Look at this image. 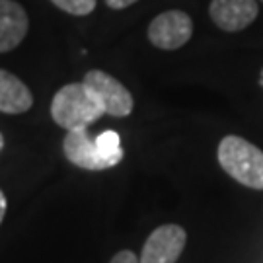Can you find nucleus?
<instances>
[{
  "instance_id": "obj_10",
  "label": "nucleus",
  "mask_w": 263,
  "mask_h": 263,
  "mask_svg": "<svg viewBox=\"0 0 263 263\" xmlns=\"http://www.w3.org/2000/svg\"><path fill=\"white\" fill-rule=\"evenodd\" d=\"M96 144H98V148L104 152L105 156L123 160L121 139H119V135H117L115 131H104L102 135H98Z\"/></svg>"
},
{
  "instance_id": "obj_15",
  "label": "nucleus",
  "mask_w": 263,
  "mask_h": 263,
  "mask_svg": "<svg viewBox=\"0 0 263 263\" xmlns=\"http://www.w3.org/2000/svg\"><path fill=\"white\" fill-rule=\"evenodd\" d=\"M2 148H4V135L0 133V152H2Z\"/></svg>"
},
{
  "instance_id": "obj_4",
  "label": "nucleus",
  "mask_w": 263,
  "mask_h": 263,
  "mask_svg": "<svg viewBox=\"0 0 263 263\" xmlns=\"http://www.w3.org/2000/svg\"><path fill=\"white\" fill-rule=\"evenodd\" d=\"M193 35V20L183 10L162 12L148 26V41L162 51L183 47Z\"/></svg>"
},
{
  "instance_id": "obj_3",
  "label": "nucleus",
  "mask_w": 263,
  "mask_h": 263,
  "mask_svg": "<svg viewBox=\"0 0 263 263\" xmlns=\"http://www.w3.org/2000/svg\"><path fill=\"white\" fill-rule=\"evenodd\" d=\"M84 86L94 94V98L100 102L102 109L105 115L111 117H127L133 113L135 102H133L131 92L125 86L113 78L111 74H107L104 70H88L84 76Z\"/></svg>"
},
{
  "instance_id": "obj_14",
  "label": "nucleus",
  "mask_w": 263,
  "mask_h": 263,
  "mask_svg": "<svg viewBox=\"0 0 263 263\" xmlns=\"http://www.w3.org/2000/svg\"><path fill=\"white\" fill-rule=\"evenodd\" d=\"M6 209H8V201H6L4 191L0 189V224H2V220H4V216H6Z\"/></svg>"
},
{
  "instance_id": "obj_9",
  "label": "nucleus",
  "mask_w": 263,
  "mask_h": 263,
  "mask_svg": "<svg viewBox=\"0 0 263 263\" xmlns=\"http://www.w3.org/2000/svg\"><path fill=\"white\" fill-rule=\"evenodd\" d=\"M33 96L29 88L10 70L0 68V111L8 115H20L31 109Z\"/></svg>"
},
{
  "instance_id": "obj_12",
  "label": "nucleus",
  "mask_w": 263,
  "mask_h": 263,
  "mask_svg": "<svg viewBox=\"0 0 263 263\" xmlns=\"http://www.w3.org/2000/svg\"><path fill=\"white\" fill-rule=\"evenodd\" d=\"M109 263H141V261H139V257L133 254L131 250H121V252H117V254L113 255Z\"/></svg>"
},
{
  "instance_id": "obj_7",
  "label": "nucleus",
  "mask_w": 263,
  "mask_h": 263,
  "mask_svg": "<svg viewBox=\"0 0 263 263\" xmlns=\"http://www.w3.org/2000/svg\"><path fill=\"white\" fill-rule=\"evenodd\" d=\"M259 14V6L255 0H211L209 16L216 28L222 31H242Z\"/></svg>"
},
{
  "instance_id": "obj_8",
  "label": "nucleus",
  "mask_w": 263,
  "mask_h": 263,
  "mask_svg": "<svg viewBox=\"0 0 263 263\" xmlns=\"http://www.w3.org/2000/svg\"><path fill=\"white\" fill-rule=\"evenodd\" d=\"M29 18L16 0H0V53L16 49L28 35Z\"/></svg>"
},
{
  "instance_id": "obj_13",
  "label": "nucleus",
  "mask_w": 263,
  "mask_h": 263,
  "mask_svg": "<svg viewBox=\"0 0 263 263\" xmlns=\"http://www.w3.org/2000/svg\"><path fill=\"white\" fill-rule=\"evenodd\" d=\"M139 2V0H105V4L109 6L111 10H123V8H129L131 4Z\"/></svg>"
},
{
  "instance_id": "obj_5",
  "label": "nucleus",
  "mask_w": 263,
  "mask_h": 263,
  "mask_svg": "<svg viewBox=\"0 0 263 263\" xmlns=\"http://www.w3.org/2000/svg\"><path fill=\"white\" fill-rule=\"evenodd\" d=\"M63 151L70 164L76 168L90 170V172H102L117 166L121 160L105 156L104 152L98 148L96 139L88 135V129L80 131H66L65 141H63Z\"/></svg>"
},
{
  "instance_id": "obj_6",
  "label": "nucleus",
  "mask_w": 263,
  "mask_h": 263,
  "mask_svg": "<svg viewBox=\"0 0 263 263\" xmlns=\"http://www.w3.org/2000/svg\"><path fill=\"white\" fill-rule=\"evenodd\" d=\"M187 244V232L179 224H162L142 246L141 263H176Z\"/></svg>"
},
{
  "instance_id": "obj_2",
  "label": "nucleus",
  "mask_w": 263,
  "mask_h": 263,
  "mask_svg": "<svg viewBox=\"0 0 263 263\" xmlns=\"http://www.w3.org/2000/svg\"><path fill=\"white\" fill-rule=\"evenodd\" d=\"M216 158L220 168L238 183L250 189H263V151L238 135H226L218 142Z\"/></svg>"
},
{
  "instance_id": "obj_1",
  "label": "nucleus",
  "mask_w": 263,
  "mask_h": 263,
  "mask_svg": "<svg viewBox=\"0 0 263 263\" xmlns=\"http://www.w3.org/2000/svg\"><path fill=\"white\" fill-rule=\"evenodd\" d=\"M100 102L84 86V82H72L63 86L51 102V117L65 131L88 129V125L104 117Z\"/></svg>"
},
{
  "instance_id": "obj_16",
  "label": "nucleus",
  "mask_w": 263,
  "mask_h": 263,
  "mask_svg": "<svg viewBox=\"0 0 263 263\" xmlns=\"http://www.w3.org/2000/svg\"><path fill=\"white\" fill-rule=\"evenodd\" d=\"M261 2H263V0H261Z\"/></svg>"
},
{
  "instance_id": "obj_11",
  "label": "nucleus",
  "mask_w": 263,
  "mask_h": 263,
  "mask_svg": "<svg viewBox=\"0 0 263 263\" xmlns=\"http://www.w3.org/2000/svg\"><path fill=\"white\" fill-rule=\"evenodd\" d=\"M51 2L70 16H88L96 8V0H51Z\"/></svg>"
}]
</instances>
